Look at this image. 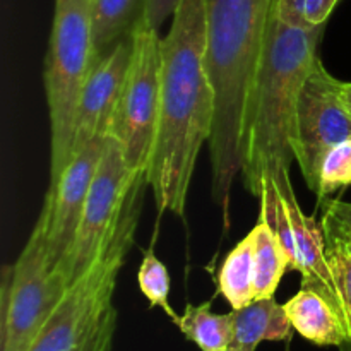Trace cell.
Segmentation results:
<instances>
[{"label": "cell", "instance_id": "cell-1", "mask_svg": "<svg viewBox=\"0 0 351 351\" xmlns=\"http://www.w3.org/2000/svg\"><path fill=\"white\" fill-rule=\"evenodd\" d=\"M161 38V88L156 136L146 178L158 215L182 216L202 146L215 127L216 95L206 67V0H180Z\"/></svg>", "mask_w": 351, "mask_h": 351}, {"label": "cell", "instance_id": "cell-2", "mask_svg": "<svg viewBox=\"0 0 351 351\" xmlns=\"http://www.w3.org/2000/svg\"><path fill=\"white\" fill-rule=\"evenodd\" d=\"M276 0H206V67L216 95V115L209 139L213 189L230 228L233 182L242 173L243 134L250 93L266 48Z\"/></svg>", "mask_w": 351, "mask_h": 351}, {"label": "cell", "instance_id": "cell-3", "mask_svg": "<svg viewBox=\"0 0 351 351\" xmlns=\"http://www.w3.org/2000/svg\"><path fill=\"white\" fill-rule=\"evenodd\" d=\"M326 24L293 27L269 24L266 48L250 93L243 134L242 177L249 194L259 197L263 184L290 177L295 158V127L302 88L315 67Z\"/></svg>", "mask_w": 351, "mask_h": 351}, {"label": "cell", "instance_id": "cell-4", "mask_svg": "<svg viewBox=\"0 0 351 351\" xmlns=\"http://www.w3.org/2000/svg\"><path fill=\"white\" fill-rule=\"evenodd\" d=\"M146 184V175H141L112 239L86 273L67 288L29 351H81L115 308L117 280L134 245Z\"/></svg>", "mask_w": 351, "mask_h": 351}, {"label": "cell", "instance_id": "cell-5", "mask_svg": "<svg viewBox=\"0 0 351 351\" xmlns=\"http://www.w3.org/2000/svg\"><path fill=\"white\" fill-rule=\"evenodd\" d=\"M96 62L91 0H55L43 69L50 113V184L72 160L79 96Z\"/></svg>", "mask_w": 351, "mask_h": 351}, {"label": "cell", "instance_id": "cell-6", "mask_svg": "<svg viewBox=\"0 0 351 351\" xmlns=\"http://www.w3.org/2000/svg\"><path fill=\"white\" fill-rule=\"evenodd\" d=\"M69 287L51 261L47 221L40 215L16 263L2 271L0 351H29Z\"/></svg>", "mask_w": 351, "mask_h": 351}, {"label": "cell", "instance_id": "cell-7", "mask_svg": "<svg viewBox=\"0 0 351 351\" xmlns=\"http://www.w3.org/2000/svg\"><path fill=\"white\" fill-rule=\"evenodd\" d=\"M161 88V38L146 21L132 33V57L108 134L134 173H146L156 136Z\"/></svg>", "mask_w": 351, "mask_h": 351}, {"label": "cell", "instance_id": "cell-8", "mask_svg": "<svg viewBox=\"0 0 351 351\" xmlns=\"http://www.w3.org/2000/svg\"><path fill=\"white\" fill-rule=\"evenodd\" d=\"M351 139V110L338 81L319 60L308 74L297 108L295 158L304 180L317 192L319 173L326 154Z\"/></svg>", "mask_w": 351, "mask_h": 351}, {"label": "cell", "instance_id": "cell-9", "mask_svg": "<svg viewBox=\"0 0 351 351\" xmlns=\"http://www.w3.org/2000/svg\"><path fill=\"white\" fill-rule=\"evenodd\" d=\"M141 175L134 173L123 160L122 149L112 136H106L105 151L93 178L81 225L65 263L69 285L86 273L119 226L130 191Z\"/></svg>", "mask_w": 351, "mask_h": 351}, {"label": "cell", "instance_id": "cell-10", "mask_svg": "<svg viewBox=\"0 0 351 351\" xmlns=\"http://www.w3.org/2000/svg\"><path fill=\"white\" fill-rule=\"evenodd\" d=\"M105 144L106 136H99L86 144L72 156L57 182L50 184V191L45 195V204L40 215L47 221L48 250L53 264L64 274L65 263L74 245L86 199L101 161Z\"/></svg>", "mask_w": 351, "mask_h": 351}, {"label": "cell", "instance_id": "cell-11", "mask_svg": "<svg viewBox=\"0 0 351 351\" xmlns=\"http://www.w3.org/2000/svg\"><path fill=\"white\" fill-rule=\"evenodd\" d=\"M132 57V36L120 40L93 67L81 96L74 120L72 156L93 139L108 134L110 120L119 101Z\"/></svg>", "mask_w": 351, "mask_h": 351}, {"label": "cell", "instance_id": "cell-12", "mask_svg": "<svg viewBox=\"0 0 351 351\" xmlns=\"http://www.w3.org/2000/svg\"><path fill=\"white\" fill-rule=\"evenodd\" d=\"M276 185L283 197L291 226L290 267L300 273L302 287L319 291L341 315L335 280L326 261V239L322 223L317 221L315 216L305 215L298 204L290 177Z\"/></svg>", "mask_w": 351, "mask_h": 351}, {"label": "cell", "instance_id": "cell-13", "mask_svg": "<svg viewBox=\"0 0 351 351\" xmlns=\"http://www.w3.org/2000/svg\"><path fill=\"white\" fill-rule=\"evenodd\" d=\"M295 331L317 346H336L350 341L348 332L331 302L312 288L302 287L283 304Z\"/></svg>", "mask_w": 351, "mask_h": 351}, {"label": "cell", "instance_id": "cell-14", "mask_svg": "<svg viewBox=\"0 0 351 351\" xmlns=\"http://www.w3.org/2000/svg\"><path fill=\"white\" fill-rule=\"evenodd\" d=\"M235 312V338L232 346L237 351H256L263 341H285L290 338L291 326L283 305L276 298L254 300Z\"/></svg>", "mask_w": 351, "mask_h": 351}, {"label": "cell", "instance_id": "cell-15", "mask_svg": "<svg viewBox=\"0 0 351 351\" xmlns=\"http://www.w3.org/2000/svg\"><path fill=\"white\" fill-rule=\"evenodd\" d=\"M254 240V298L264 300L276 295L285 273L290 267V256L269 219L259 213V221L250 230Z\"/></svg>", "mask_w": 351, "mask_h": 351}, {"label": "cell", "instance_id": "cell-16", "mask_svg": "<svg viewBox=\"0 0 351 351\" xmlns=\"http://www.w3.org/2000/svg\"><path fill=\"white\" fill-rule=\"evenodd\" d=\"M147 0H91L93 36L98 58L120 40L132 36L146 17Z\"/></svg>", "mask_w": 351, "mask_h": 351}, {"label": "cell", "instance_id": "cell-17", "mask_svg": "<svg viewBox=\"0 0 351 351\" xmlns=\"http://www.w3.org/2000/svg\"><path fill=\"white\" fill-rule=\"evenodd\" d=\"M173 324L201 351L228 348L235 338V312L215 314L211 302L201 305L187 304L184 314L178 315Z\"/></svg>", "mask_w": 351, "mask_h": 351}, {"label": "cell", "instance_id": "cell-18", "mask_svg": "<svg viewBox=\"0 0 351 351\" xmlns=\"http://www.w3.org/2000/svg\"><path fill=\"white\" fill-rule=\"evenodd\" d=\"M321 223L326 239V261L335 280L339 312L351 341V233L328 213H324Z\"/></svg>", "mask_w": 351, "mask_h": 351}, {"label": "cell", "instance_id": "cell-19", "mask_svg": "<svg viewBox=\"0 0 351 351\" xmlns=\"http://www.w3.org/2000/svg\"><path fill=\"white\" fill-rule=\"evenodd\" d=\"M218 291L232 311L252 304L254 298V240L247 235L240 240L223 261L218 274Z\"/></svg>", "mask_w": 351, "mask_h": 351}, {"label": "cell", "instance_id": "cell-20", "mask_svg": "<svg viewBox=\"0 0 351 351\" xmlns=\"http://www.w3.org/2000/svg\"><path fill=\"white\" fill-rule=\"evenodd\" d=\"M137 283L141 291L147 298L151 307L163 308L165 314L175 321L178 314H175L173 307L170 305V273L168 267L156 257L154 250H147L141 263L139 273H137Z\"/></svg>", "mask_w": 351, "mask_h": 351}, {"label": "cell", "instance_id": "cell-21", "mask_svg": "<svg viewBox=\"0 0 351 351\" xmlns=\"http://www.w3.org/2000/svg\"><path fill=\"white\" fill-rule=\"evenodd\" d=\"M348 185H351V139L332 147L322 160L319 187L315 192L319 206H324L335 192Z\"/></svg>", "mask_w": 351, "mask_h": 351}, {"label": "cell", "instance_id": "cell-22", "mask_svg": "<svg viewBox=\"0 0 351 351\" xmlns=\"http://www.w3.org/2000/svg\"><path fill=\"white\" fill-rule=\"evenodd\" d=\"M117 319H119L117 308H113L108 314V317L105 319V322L101 324V328L98 329V332L89 339L88 345L81 351H112L117 331Z\"/></svg>", "mask_w": 351, "mask_h": 351}, {"label": "cell", "instance_id": "cell-23", "mask_svg": "<svg viewBox=\"0 0 351 351\" xmlns=\"http://www.w3.org/2000/svg\"><path fill=\"white\" fill-rule=\"evenodd\" d=\"M305 2L307 0H276L278 19L288 26L311 27L305 19Z\"/></svg>", "mask_w": 351, "mask_h": 351}, {"label": "cell", "instance_id": "cell-24", "mask_svg": "<svg viewBox=\"0 0 351 351\" xmlns=\"http://www.w3.org/2000/svg\"><path fill=\"white\" fill-rule=\"evenodd\" d=\"M178 2H180V0H147V9L144 21H146L151 27L160 31L165 19L173 16Z\"/></svg>", "mask_w": 351, "mask_h": 351}, {"label": "cell", "instance_id": "cell-25", "mask_svg": "<svg viewBox=\"0 0 351 351\" xmlns=\"http://www.w3.org/2000/svg\"><path fill=\"white\" fill-rule=\"evenodd\" d=\"M339 0H307L305 2V19L308 26H322L328 23Z\"/></svg>", "mask_w": 351, "mask_h": 351}, {"label": "cell", "instance_id": "cell-26", "mask_svg": "<svg viewBox=\"0 0 351 351\" xmlns=\"http://www.w3.org/2000/svg\"><path fill=\"white\" fill-rule=\"evenodd\" d=\"M324 213L338 219L346 230L351 232V202H345L341 199H328L324 202Z\"/></svg>", "mask_w": 351, "mask_h": 351}, {"label": "cell", "instance_id": "cell-27", "mask_svg": "<svg viewBox=\"0 0 351 351\" xmlns=\"http://www.w3.org/2000/svg\"><path fill=\"white\" fill-rule=\"evenodd\" d=\"M343 93H345L346 103H348V106L351 110V82H343Z\"/></svg>", "mask_w": 351, "mask_h": 351}, {"label": "cell", "instance_id": "cell-28", "mask_svg": "<svg viewBox=\"0 0 351 351\" xmlns=\"http://www.w3.org/2000/svg\"><path fill=\"white\" fill-rule=\"evenodd\" d=\"M339 351H351V341L345 343V345L339 346Z\"/></svg>", "mask_w": 351, "mask_h": 351}, {"label": "cell", "instance_id": "cell-29", "mask_svg": "<svg viewBox=\"0 0 351 351\" xmlns=\"http://www.w3.org/2000/svg\"><path fill=\"white\" fill-rule=\"evenodd\" d=\"M216 351H237L233 346H228V348H223V350H216Z\"/></svg>", "mask_w": 351, "mask_h": 351}, {"label": "cell", "instance_id": "cell-30", "mask_svg": "<svg viewBox=\"0 0 351 351\" xmlns=\"http://www.w3.org/2000/svg\"><path fill=\"white\" fill-rule=\"evenodd\" d=\"M348 232H350V230H348ZM350 233H351V232H350Z\"/></svg>", "mask_w": 351, "mask_h": 351}]
</instances>
